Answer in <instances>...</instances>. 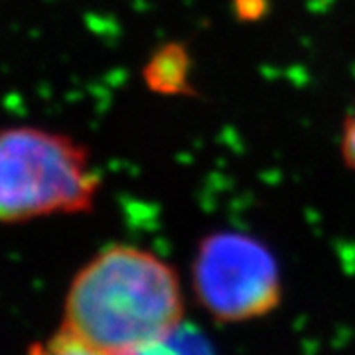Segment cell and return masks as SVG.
<instances>
[{
    "label": "cell",
    "mask_w": 355,
    "mask_h": 355,
    "mask_svg": "<svg viewBox=\"0 0 355 355\" xmlns=\"http://www.w3.org/2000/svg\"><path fill=\"white\" fill-rule=\"evenodd\" d=\"M176 268L160 254L114 243L93 254L71 280L62 330L109 355H128L184 324Z\"/></svg>",
    "instance_id": "6da1fadb"
},
{
    "label": "cell",
    "mask_w": 355,
    "mask_h": 355,
    "mask_svg": "<svg viewBox=\"0 0 355 355\" xmlns=\"http://www.w3.org/2000/svg\"><path fill=\"white\" fill-rule=\"evenodd\" d=\"M101 186L93 154L76 137L38 125L0 128L2 225L87 214Z\"/></svg>",
    "instance_id": "7a4b0ae2"
},
{
    "label": "cell",
    "mask_w": 355,
    "mask_h": 355,
    "mask_svg": "<svg viewBox=\"0 0 355 355\" xmlns=\"http://www.w3.org/2000/svg\"><path fill=\"white\" fill-rule=\"evenodd\" d=\"M193 292L219 322H247L272 312L280 300L277 259L266 245L239 231L209 233L191 265Z\"/></svg>",
    "instance_id": "3957f363"
},
{
    "label": "cell",
    "mask_w": 355,
    "mask_h": 355,
    "mask_svg": "<svg viewBox=\"0 0 355 355\" xmlns=\"http://www.w3.org/2000/svg\"><path fill=\"white\" fill-rule=\"evenodd\" d=\"M193 58L188 44L170 40L160 44L142 65V81L148 91L162 97H196L191 81Z\"/></svg>",
    "instance_id": "277c9868"
},
{
    "label": "cell",
    "mask_w": 355,
    "mask_h": 355,
    "mask_svg": "<svg viewBox=\"0 0 355 355\" xmlns=\"http://www.w3.org/2000/svg\"><path fill=\"white\" fill-rule=\"evenodd\" d=\"M128 355H216V349L203 331L184 322L160 340L146 343Z\"/></svg>",
    "instance_id": "5b68a950"
},
{
    "label": "cell",
    "mask_w": 355,
    "mask_h": 355,
    "mask_svg": "<svg viewBox=\"0 0 355 355\" xmlns=\"http://www.w3.org/2000/svg\"><path fill=\"white\" fill-rule=\"evenodd\" d=\"M28 355H109L89 345V343L77 340L76 336L67 334V331L60 330L55 336H51L44 342H38L32 345V349Z\"/></svg>",
    "instance_id": "8992f818"
},
{
    "label": "cell",
    "mask_w": 355,
    "mask_h": 355,
    "mask_svg": "<svg viewBox=\"0 0 355 355\" xmlns=\"http://www.w3.org/2000/svg\"><path fill=\"white\" fill-rule=\"evenodd\" d=\"M340 154L347 170L355 174V109L343 121L342 139H340Z\"/></svg>",
    "instance_id": "52a82bcc"
},
{
    "label": "cell",
    "mask_w": 355,
    "mask_h": 355,
    "mask_svg": "<svg viewBox=\"0 0 355 355\" xmlns=\"http://www.w3.org/2000/svg\"><path fill=\"white\" fill-rule=\"evenodd\" d=\"M268 8L266 0H233V10L243 22H254L263 18Z\"/></svg>",
    "instance_id": "ba28073f"
}]
</instances>
